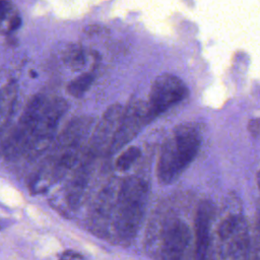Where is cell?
I'll list each match as a JSON object with an SVG mask.
<instances>
[{
    "instance_id": "cell-19",
    "label": "cell",
    "mask_w": 260,
    "mask_h": 260,
    "mask_svg": "<svg viewBox=\"0 0 260 260\" xmlns=\"http://www.w3.org/2000/svg\"><path fill=\"white\" fill-rule=\"evenodd\" d=\"M257 226H258V231L260 234V201L257 206Z\"/></svg>"
},
{
    "instance_id": "cell-17",
    "label": "cell",
    "mask_w": 260,
    "mask_h": 260,
    "mask_svg": "<svg viewBox=\"0 0 260 260\" xmlns=\"http://www.w3.org/2000/svg\"><path fill=\"white\" fill-rule=\"evenodd\" d=\"M59 260H87V259L83 255H81L75 251L67 250V251H64L60 255Z\"/></svg>"
},
{
    "instance_id": "cell-14",
    "label": "cell",
    "mask_w": 260,
    "mask_h": 260,
    "mask_svg": "<svg viewBox=\"0 0 260 260\" xmlns=\"http://www.w3.org/2000/svg\"><path fill=\"white\" fill-rule=\"evenodd\" d=\"M64 62L70 66L73 70H79L85 62V57L83 50L80 46L72 44L69 45L63 54Z\"/></svg>"
},
{
    "instance_id": "cell-9",
    "label": "cell",
    "mask_w": 260,
    "mask_h": 260,
    "mask_svg": "<svg viewBox=\"0 0 260 260\" xmlns=\"http://www.w3.org/2000/svg\"><path fill=\"white\" fill-rule=\"evenodd\" d=\"M213 208L209 201L199 203L195 215V250L194 260H212L210 226Z\"/></svg>"
},
{
    "instance_id": "cell-18",
    "label": "cell",
    "mask_w": 260,
    "mask_h": 260,
    "mask_svg": "<svg viewBox=\"0 0 260 260\" xmlns=\"http://www.w3.org/2000/svg\"><path fill=\"white\" fill-rule=\"evenodd\" d=\"M20 23H21V18L19 17V15H12L8 20L7 30H9V31L16 30L19 27Z\"/></svg>"
},
{
    "instance_id": "cell-6",
    "label": "cell",
    "mask_w": 260,
    "mask_h": 260,
    "mask_svg": "<svg viewBox=\"0 0 260 260\" xmlns=\"http://www.w3.org/2000/svg\"><path fill=\"white\" fill-rule=\"evenodd\" d=\"M123 112L124 108L120 104H113L105 111L90 136V155L109 154Z\"/></svg>"
},
{
    "instance_id": "cell-2",
    "label": "cell",
    "mask_w": 260,
    "mask_h": 260,
    "mask_svg": "<svg viewBox=\"0 0 260 260\" xmlns=\"http://www.w3.org/2000/svg\"><path fill=\"white\" fill-rule=\"evenodd\" d=\"M148 188L144 180L132 176L119 186L114 209L113 230L118 240L131 241L142 222Z\"/></svg>"
},
{
    "instance_id": "cell-13",
    "label": "cell",
    "mask_w": 260,
    "mask_h": 260,
    "mask_svg": "<svg viewBox=\"0 0 260 260\" xmlns=\"http://www.w3.org/2000/svg\"><path fill=\"white\" fill-rule=\"evenodd\" d=\"M93 82L91 73H82L73 78L67 85V91L74 98H81Z\"/></svg>"
},
{
    "instance_id": "cell-20",
    "label": "cell",
    "mask_w": 260,
    "mask_h": 260,
    "mask_svg": "<svg viewBox=\"0 0 260 260\" xmlns=\"http://www.w3.org/2000/svg\"><path fill=\"white\" fill-rule=\"evenodd\" d=\"M256 181H257V185H258V188L260 190V171L257 173V176H256Z\"/></svg>"
},
{
    "instance_id": "cell-11",
    "label": "cell",
    "mask_w": 260,
    "mask_h": 260,
    "mask_svg": "<svg viewBox=\"0 0 260 260\" xmlns=\"http://www.w3.org/2000/svg\"><path fill=\"white\" fill-rule=\"evenodd\" d=\"M88 161H85V164L80 165L73 177V180L70 182L68 192H67V201L68 205L72 208L75 209L78 207L80 204V200L83 194V191L86 186L87 178H88Z\"/></svg>"
},
{
    "instance_id": "cell-8",
    "label": "cell",
    "mask_w": 260,
    "mask_h": 260,
    "mask_svg": "<svg viewBox=\"0 0 260 260\" xmlns=\"http://www.w3.org/2000/svg\"><path fill=\"white\" fill-rule=\"evenodd\" d=\"M190 240L188 224L178 218L171 220L161 235L159 249L161 260H188Z\"/></svg>"
},
{
    "instance_id": "cell-7",
    "label": "cell",
    "mask_w": 260,
    "mask_h": 260,
    "mask_svg": "<svg viewBox=\"0 0 260 260\" xmlns=\"http://www.w3.org/2000/svg\"><path fill=\"white\" fill-rule=\"evenodd\" d=\"M67 108V103L61 98H56L48 102L41 115L34 138L27 149V153L42 151L50 140L54 137L58 124L64 115Z\"/></svg>"
},
{
    "instance_id": "cell-10",
    "label": "cell",
    "mask_w": 260,
    "mask_h": 260,
    "mask_svg": "<svg viewBox=\"0 0 260 260\" xmlns=\"http://www.w3.org/2000/svg\"><path fill=\"white\" fill-rule=\"evenodd\" d=\"M116 187L117 186L115 184H109L106 188L102 190L98 197L92 213V222L93 226L99 232L103 231L107 220L112 213V210L115 209L117 193L119 189V187Z\"/></svg>"
},
{
    "instance_id": "cell-16",
    "label": "cell",
    "mask_w": 260,
    "mask_h": 260,
    "mask_svg": "<svg viewBox=\"0 0 260 260\" xmlns=\"http://www.w3.org/2000/svg\"><path fill=\"white\" fill-rule=\"evenodd\" d=\"M248 130L253 137H260V118L251 119L248 123Z\"/></svg>"
},
{
    "instance_id": "cell-4",
    "label": "cell",
    "mask_w": 260,
    "mask_h": 260,
    "mask_svg": "<svg viewBox=\"0 0 260 260\" xmlns=\"http://www.w3.org/2000/svg\"><path fill=\"white\" fill-rule=\"evenodd\" d=\"M188 94L185 82L176 75L162 73L152 81L147 107L151 119L167 112L175 105L182 102Z\"/></svg>"
},
{
    "instance_id": "cell-12",
    "label": "cell",
    "mask_w": 260,
    "mask_h": 260,
    "mask_svg": "<svg viewBox=\"0 0 260 260\" xmlns=\"http://www.w3.org/2000/svg\"><path fill=\"white\" fill-rule=\"evenodd\" d=\"M16 99V86L14 82L7 83L3 89L1 94V121L2 128H4L5 124L9 120L12 115L13 107Z\"/></svg>"
},
{
    "instance_id": "cell-15",
    "label": "cell",
    "mask_w": 260,
    "mask_h": 260,
    "mask_svg": "<svg viewBox=\"0 0 260 260\" xmlns=\"http://www.w3.org/2000/svg\"><path fill=\"white\" fill-rule=\"evenodd\" d=\"M140 156V149L137 146H130L126 148L117 157L115 166L119 171H127Z\"/></svg>"
},
{
    "instance_id": "cell-3",
    "label": "cell",
    "mask_w": 260,
    "mask_h": 260,
    "mask_svg": "<svg viewBox=\"0 0 260 260\" xmlns=\"http://www.w3.org/2000/svg\"><path fill=\"white\" fill-rule=\"evenodd\" d=\"M46 104L47 102L42 95H35L30 99L17 124L2 142L4 157L12 158L27 151Z\"/></svg>"
},
{
    "instance_id": "cell-5",
    "label": "cell",
    "mask_w": 260,
    "mask_h": 260,
    "mask_svg": "<svg viewBox=\"0 0 260 260\" xmlns=\"http://www.w3.org/2000/svg\"><path fill=\"white\" fill-rule=\"evenodd\" d=\"M152 119L150 117L147 103L136 101L124 108L114 141L109 154L119 151L129 141H131L138 132Z\"/></svg>"
},
{
    "instance_id": "cell-1",
    "label": "cell",
    "mask_w": 260,
    "mask_h": 260,
    "mask_svg": "<svg viewBox=\"0 0 260 260\" xmlns=\"http://www.w3.org/2000/svg\"><path fill=\"white\" fill-rule=\"evenodd\" d=\"M200 144V133L194 124L177 126L160 149L156 166L158 182L161 185L173 183L196 157Z\"/></svg>"
}]
</instances>
